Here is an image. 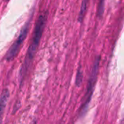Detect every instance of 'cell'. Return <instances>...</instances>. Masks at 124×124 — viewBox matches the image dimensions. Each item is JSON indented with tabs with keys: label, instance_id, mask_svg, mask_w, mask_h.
Returning <instances> with one entry per match:
<instances>
[{
	"label": "cell",
	"instance_id": "cell-1",
	"mask_svg": "<svg viewBox=\"0 0 124 124\" xmlns=\"http://www.w3.org/2000/svg\"><path fill=\"white\" fill-rule=\"evenodd\" d=\"M46 16H47L46 13L44 12V13L41 14V15H39V17H38V20H36L33 34V37L31 39V44L28 47L27 54H26L24 63H23V67H22L21 73H20L22 79L23 78L25 74L27 73V70L30 68V66L33 62V57L35 56L36 52L37 50V48L39 45L40 40H41V38L42 36V33H43L45 25H46Z\"/></svg>",
	"mask_w": 124,
	"mask_h": 124
},
{
	"label": "cell",
	"instance_id": "cell-2",
	"mask_svg": "<svg viewBox=\"0 0 124 124\" xmlns=\"http://www.w3.org/2000/svg\"><path fill=\"white\" fill-rule=\"evenodd\" d=\"M100 57H97L94 62V65L92 66V72L89 76L88 85L86 87V92L85 94V96L83 100V103L81 106L79 113L81 116H83L87 110L88 106L90 103L93 92H94V88L96 84V81L97 78V74H98V70H99V67H100Z\"/></svg>",
	"mask_w": 124,
	"mask_h": 124
},
{
	"label": "cell",
	"instance_id": "cell-5",
	"mask_svg": "<svg viewBox=\"0 0 124 124\" xmlns=\"http://www.w3.org/2000/svg\"><path fill=\"white\" fill-rule=\"evenodd\" d=\"M89 1V0H82L81 9H80V12L78 13V21L81 23H82V21L84 19V16L86 15V10H87V7H88Z\"/></svg>",
	"mask_w": 124,
	"mask_h": 124
},
{
	"label": "cell",
	"instance_id": "cell-6",
	"mask_svg": "<svg viewBox=\"0 0 124 124\" xmlns=\"http://www.w3.org/2000/svg\"><path fill=\"white\" fill-rule=\"evenodd\" d=\"M105 0H99L97 12H98V16L100 17H102L103 15L104 9H105Z\"/></svg>",
	"mask_w": 124,
	"mask_h": 124
},
{
	"label": "cell",
	"instance_id": "cell-4",
	"mask_svg": "<svg viewBox=\"0 0 124 124\" xmlns=\"http://www.w3.org/2000/svg\"><path fill=\"white\" fill-rule=\"evenodd\" d=\"M9 92L8 89H4L1 97H0V124H1L2 119H3V116L9 100Z\"/></svg>",
	"mask_w": 124,
	"mask_h": 124
},
{
	"label": "cell",
	"instance_id": "cell-7",
	"mask_svg": "<svg viewBox=\"0 0 124 124\" xmlns=\"http://www.w3.org/2000/svg\"><path fill=\"white\" fill-rule=\"evenodd\" d=\"M81 81H82V73L79 70L78 71V73H77V77H76V83L77 86H79L81 84Z\"/></svg>",
	"mask_w": 124,
	"mask_h": 124
},
{
	"label": "cell",
	"instance_id": "cell-3",
	"mask_svg": "<svg viewBox=\"0 0 124 124\" xmlns=\"http://www.w3.org/2000/svg\"><path fill=\"white\" fill-rule=\"evenodd\" d=\"M28 28H29V22H27L23 27L18 37L17 38L15 41L12 44L9 49L8 50L5 56V59L7 61H12L17 55L21 48V46L27 36V34L28 32Z\"/></svg>",
	"mask_w": 124,
	"mask_h": 124
}]
</instances>
